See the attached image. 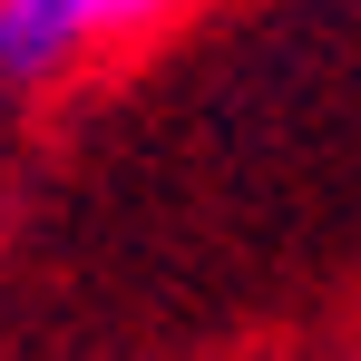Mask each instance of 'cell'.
Masks as SVG:
<instances>
[{
	"label": "cell",
	"mask_w": 361,
	"mask_h": 361,
	"mask_svg": "<svg viewBox=\"0 0 361 361\" xmlns=\"http://www.w3.org/2000/svg\"><path fill=\"white\" fill-rule=\"evenodd\" d=\"M185 0H0V78L10 88H39L68 78L98 49H127L147 30H166Z\"/></svg>",
	"instance_id": "cell-1"
}]
</instances>
